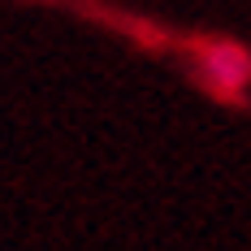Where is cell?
<instances>
[{
	"label": "cell",
	"instance_id": "cell-1",
	"mask_svg": "<svg viewBox=\"0 0 251 251\" xmlns=\"http://www.w3.org/2000/svg\"><path fill=\"white\" fill-rule=\"evenodd\" d=\"M200 78L217 96H243L251 87V56L238 44H208L200 52Z\"/></svg>",
	"mask_w": 251,
	"mask_h": 251
}]
</instances>
